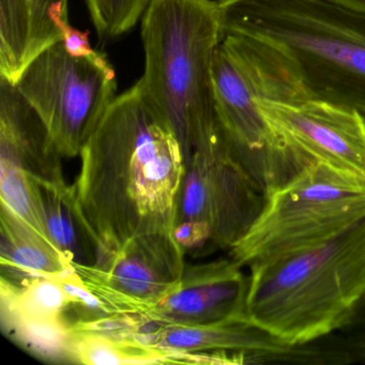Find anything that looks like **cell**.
Here are the masks:
<instances>
[{"mask_svg":"<svg viewBox=\"0 0 365 365\" xmlns=\"http://www.w3.org/2000/svg\"><path fill=\"white\" fill-rule=\"evenodd\" d=\"M348 11L365 16V0H324Z\"/></svg>","mask_w":365,"mask_h":365,"instance_id":"18","label":"cell"},{"mask_svg":"<svg viewBox=\"0 0 365 365\" xmlns=\"http://www.w3.org/2000/svg\"><path fill=\"white\" fill-rule=\"evenodd\" d=\"M185 254L175 237H142L93 264L76 262L74 268L106 314L138 316L178 283Z\"/></svg>","mask_w":365,"mask_h":365,"instance_id":"10","label":"cell"},{"mask_svg":"<svg viewBox=\"0 0 365 365\" xmlns=\"http://www.w3.org/2000/svg\"><path fill=\"white\" fill-rule=\"evenodd\" d=\"M78 157L72 208L96 260L134 239L175 237L185 149L138 85L114 100Z\"/></svg>","mask_w":365,"mask_h":365,"instance_id":"1","label":"cell"},{"mask_svg":"<svg viewBox=\"0 0 365 365\" xmlns=\"http://www.w3.org/2000/svg\"><path fill=\"white\" fill-rule=\"evenodd\" d=\"M209 1L215 4V5L219 6L220 8H223L230 5V4L236 3V1H239V0H209Z\"/></svg>","mask_w":365,"mask_h":365,"instance_id":"19","label":"cell"},{"mask_svg":"<svg viewBox=\"0 0 365 365\" xmlns=\"http://www.w3.org/2000/svg\"><path fill=\"white\" fill-rule=\"evenodd\" d=\"M234 259L187 264L175 287L138 315L157 324H204L245 315L249 274Z\"/></svg>","mask_w":365,"mask_h":365,"instance_id":"11","label":"cell"},{"mask_svg":"<svg viewBox=\"0 0 365 365\" xmlns=\"http://www.w3.org/2000/svg\"><path fill=\"white\" fill-rule=\"evenodd\" d=\"M222 9L209 0H151L142 18L145 71L136 83L183 149L217 127L212 66Z\"/></svg>","mask_w":365,"mask_h":365,"instance_id":"4","label":"cell"},{"mask_svg":"<svg viewBox=\"0 0 365 365\" xmlns=\"http://www.w3.org/2000/svg\"><path fill=\"white\" fill-rule=\"evenodd\" d=\"M0 294L1 322L69 319V309L78 312L91 299L76 269L67 274L34 277L20 283L1 279Z\"/></svg>","mask_w":365,"mask_h":365,"instance_id":"13","label":"cell"},{"mask_svg":"<svg viewBox=\"0 0 365 365\" xmlns=\"http://www.w3.org/2000/svg\"><path fill=\"white\" fill-rule=\"evenodd\" d=\"M282 161L292 177L322 163L365 183V118L317 100L258 102Z\"/></svg>","mask_w":365,"mask_h":365,"instance_id":"9","label":"cell"},{"mask_svg":"<svg viewBox=\"0 0 365 365\" xmlns=\"http://www.w3.org/2000/svg\"><path fill=\"white\" fill-rule=\"evenodd\" d=\"M249 270L250 322L290 344L339 332L365 296V217Z\"/></svg>","mask_w":365,"mask_h":365,"instance_id":"3","label":"cell"},{"mask_svg":"<svg viewBox=\"0 0 365 365\" xmlns=\"http://www.w3.org/2000/svg\"><path fill=\"white\" fill-rule=\"evenodd\" d=\"M1 279L20 283L56 277L74 270V264L48 237L34 230L1 205Z\"/></svg>","mask_w":365,"mask_h":365,"instance_id":"14","label":"cell"},{"mask_svg":"<svg viewBox=\"0 0 365 365\" xmlns=\"http://www.w3.org/2000/svg\"><path fill=\"white\" fill-rule=\"evenodd\" d=\"M74 332L73 363L91 365L168 363V354L130 339L76 330Z\"/></svg>","mask_w":365,"mask_h":365,"instance_id":"15","label":"cell"},{"mask_svg":"<svg viewBox=\"0 0 365 365\" xmlns=\"http://www.w3.org/2000/svg\"><path fill=\"white\" fill-rule=\"evenodd\" d=\"M212 76L217 119L267 196L279 187L281 176L258 102L302 101V96L279 57L242 36H222Z\"/></svg>","mask_w":365,"mask_h":365,"instance_id":"7","label":"cell"},{"mask_svg":"<svg viewBox=\"0 0 365 365\" xmlns=\"http://www.w3.org/2000/svg\"><path fill=\"white\" fill-rule=\"evenodd\" d=\"M221 9L223 35L272 51L303 100L365 118V16L324 0H239Z\"/></svg>","mask_w":365,"mask_h":365,"instance_id":"2","label":"cell"},{"mask_svg":"<svg viewBox=\"0 0 365 365\" xmlns=\"http://www.w3.org/2000/svg\"><path fill=\"white\" fill-rule=\"evenodd\" d=\"M339 333L351 345L358 362L365 364V296Z\"/></svg>","mask_w":365,"mask_h":365,"instance_id":"17","label":"cell"},{"mask_svg":"<svg viewBox=\"0 0 365 365\" xmlns=\"http://www.w3.org/2000/svg\"><path fill=\"white\" fill-rule=\"evenodd\" d=\"M68 0H0V78L16 84L24 70L63 40L52 18Z\"/></svg>","mask_w":365,"mask_h":365,"instance_id":"12","label":"cell"},{"mask_svg":"<svg viewBox=\"0 0 365 365\" xmlns=\"http://www.w3.org/2000/svg\"><path fill=\"white\" fill-rule=\"evenodd\" d=\"M365 217V183L311 163L266 196L247 234L228 251L242 268L322 242Z\"/></svg>","mask_w":365,"mask_h":365,"instance_id":"6","label":"cell"},{"mask_svg":"<svg viewBox=\"0 0 365 365\" xmlns=\"http://www.w3.org/2000/svg\"><path fill=\"white\" fill-rule=\"evenodd\" d=\"M151 0H86L100 41L117 39L143 18Z\"/></svg>","mask_w":365,"mask_h":365,"instance_id":"16","label":"cell"},{"mask_svg":"<svg viewBox=\"0 0 365 365\" xmlns=\"http://www.w3.org/2000/svg\"><path fill=\"white\" fill-rule=\"evenodd\" d=\"M14 85L46 125L61 159L80 155L117 98L116 73L106 55L72 56L63 41L40 54Z\"/></svg>","mask_w":365,"mask_h":365,"instance_id":"8","label":"cell"},{"mask_svg":"<svg viewBox=\"0 0 365 365\" xmlns=\"http://www.w3.org/2000/svg\"><path fill=\"white\" fill-rule=\"evenodd\" d=\"M185 153L175 238L185 253L230 251L264 208V190L220 121Z\"/></svg>","mask_w":365,"mask_h":365,"instance_id":"5","label":"cell"}]
</instances>
